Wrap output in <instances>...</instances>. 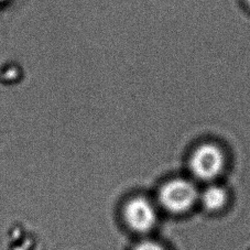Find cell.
<instances>
[{"mask_svg":"<svg viewBox=\"0 0 250 250\" xmlns=\"http://www.w3.org/2000/svg\"><path fill=\"white\" fill-rule=\"evenodd\" d=\"M200 193L191 181L173 179L167 181L159 191V203L172 214L188 212L198 201Z\"/></svg>","mask_w":250,"mask_h":250,"instance_id":"cell-1","label":"cell"},{"mask_svg":"<svg viewBox=\"0 0 250 250\" xmlns=\"http://www.w3.org/2000/svg\"><path fill=\"white\" fill-rule=\"evenodd\" d=\"M225 153L221 146L205 142L194 149L189 157V170L196 179L212 181L222 173L225 167Z\"/></svg>","mask_w":250,"mask_h":250,"instance_id":"cell-2","label":"cell"},{"mask_svg":"<svg viewBox=\"0 0 250 250\" xmlns=\"http://www.w3.org/2000/svg\"><path fill=\"white\" fill-rule=\"evenodd\" d=\"M124 218L131 230L138 234H146L156 226L158 212L151 201L146 197L137 196L125 205Z\"/></svg>","mask_w":250,"mask_h":250,"instance_id":"cell-3","label":"cell"},{"mask_svg":"<svg viewBox=\"0 0 250 250\" xmlns=\"http://www.w3.org/2000/svg\"><path fill=\"white\" fill-rule=\"evenodd\" d=\"M198 200L208 212H218L227 204L228 194L226 189L219 185H209L200 194Z\"/></svg>","mask_w":250,"mask_h":250,"instance_id":"cell-4","label":"cell"},{"mask_svg":"<svg viewBox=\"0 0 250 250\" xmlns=\"http://www.w3.org/2000/svg\"><path fill=\"white\" fill-rule=\"evenodd\" d=\"M133 250H167L162 245L157 241L152 240H144L135 246Z\"/></svg>","mask_w":250,"mask_h":250,"instance_id":"cell-5","label":"cell"},{"mask_svg":"<svg viewBox=\"0 0 250 250\" xmlns=\"http://www.w3.org/2000/svg\"><path fill=\"white\" fill-rule=\"evenodd\" d=\"M246 3H247V6L250 8V0H245Z\"/></svg>","mask_w":250,"mask_h":250,"instance_id":"cell-6","label":"cell"}]
</instances>
